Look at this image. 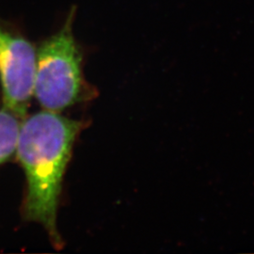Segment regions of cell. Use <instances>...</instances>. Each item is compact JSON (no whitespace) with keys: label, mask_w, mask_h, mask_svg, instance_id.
<instances>
[{"label":"cell","mask_w":254,"mask_h":254,"mask_svg":"<svg viewBox=\"0 0 254 254\" xmlns=\"http://www.w3.org/2000/svg\"><path fill=\"white\" fill-rule=\"evenodd\" d=\"M75 13L73 7L62 27L37 48L33 96L44 110L61 113L98 95L83 71L84 55L73 35Z\"/></svg>","instance_id":"7a4b0ae2"},{"label":"cell","mask_w":254,"mask_h":254,"mask_svg":"<svg viewBox=\"0 0 254 254\" xmlns=\"http://www.w3.org/2000/svg\"><path fill=\"white\" fill-rule=\"evenodd\" d=\"M89 123L43 110L23 119L19 129L16 157L26 176L23 216L46 230L52 245H64L57 218L64 174L73 146Z\"/></svg>","instance_id":"6da1fadb"},{"label":"cell","mask_w":254,"mask_h":254,"mask_svg":"<svg viewBox=\"0 0 254 254\" xmlns=\"http://www.w3.org/2000/svg\"><path fill=\"white\" fill-rule=\"evenodd\" d=\"M19 119L4 106L0 109V165L7 162L16 152L21 125Z\"/></svg>","instance_id":"277c9868"},{"label":"cell","mask_w":254,"mask_h":254,"mask_svg":"<svg viewBox=\"0 0 254 254\" xmlns=\"http://www.w3.org/2000/svg\"><path fill=\"white\" fill-rule=\"evenodd\" d=\"M36 49L15 24L0 17V83L3 106L25 118L33 96Z\"/></svg>","instance_id":"3957f363"}]
</instances>
